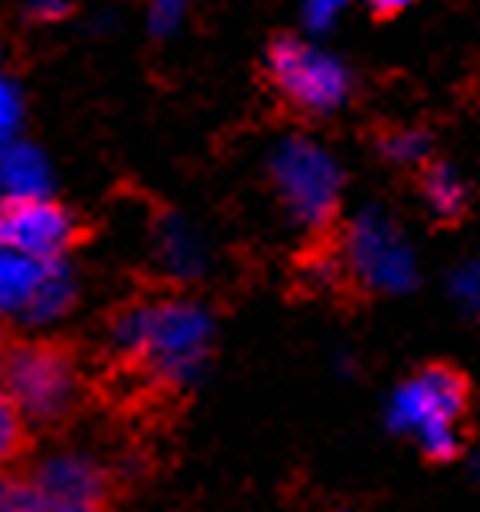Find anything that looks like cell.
<instances>
[{
    "instance_id": "cell-6",
    "label": "cell",
    "mask_w": 480,
    "mask_h": 512,
    "mask_svg": "<svg viewBox=\"0 0 480 512\" xmlns=\"http://www.w3.org/2000/svg\"><path fill=\"white\" fill-rule=\"evenodd\" d=\"M344 252H348L352 272L368 288H408L412 284V272H416L412 252L400 240V232L392 228V220L380 212H364L352 220Z\"/></svg>"
},
{
    "instance_id": "cell-11",
    "label": "cell",
    "mask_w": 480,
    "mask_h": 512,
    "mask_svg": "<svg viewBox=\"0 0 480 512\" xmlns=\"http://www.w3.org/2000/svg\"><path fill=\"white\" fill-rule=\"evenodd\" d=\"M68 304H72V280H68L64 264L56 260V268L44 276V284L36 288V296L24 304V312H20L16 320H24V324H48V320H56Z\"/></svg>"
},
{
    "instance_id": "cell-14",
    "label": "cell",
    "mask_w": 480,
    "mask_h": 512,
    "mask_svg": "<svg viewBox=\"0 0 480 512\" xmlns=\"http://www.w3.org/2000/svg\"><path fill=\"white\" fill-rule=\"evenodd\" d=\"M44 508H48V496L40 492L36 480H20V476H8L4 480L0 512H44Z\"/></svg>"
},
{
    "instance_id": "cell-12",
    "label": "cell",
    "mask_w": 480,
    "mask_h": 512,
    "mask_svg": "<svg viewBox=\"0 0 480 512\" xmlns=\"http://www.w3.org/2000/svg\"><path fill=\"white\" fill-rule=\"evenodd\" d=\"M424 200H428V208H432L436 216L452 220V216L464 208V184L456 180L452 168L432 164V168L424 172Z\"/></svg>"
},
{
    "instance_id": "cell-20",
    "label": "cell",
    "mask_w": 480,
    "mask_h": 512,
    "mask_svg": "<svg viewBox=\"0 0 480 512\" xmlns=\"http://www.w3.org/2000/svg\"><path fill=\"white\" fill-rule=\"evenodd\" d=\"M460 292H464V296H468V300L480 308V260H476V264H472V268L460 276Z\"/></svg>"
},
{
    "instance_id": "cell-3",
    "label": "cell",
    "mask_w": 480,
    "mask_h": 512,
    "mask_svg": "<svg viewBox=\"0 0 480 512\" xmlns=\"http://www.w3.org/2000/svg\"><path fill=\"white\" fill-rule=\"evenodd\" d=\"M272 184L296 224L324 228L332 220L336 200H340V168L312 140L296 136L272 152Z\"/></svg>"
},
{
    "instance_id": "cell-5",
    "label": "cell",
    "mask_w": 480,
    "mask_h": 512,
    "mask_svg": "<svg viewBox=\"0 0 480 512\" xmlns=\"http://www.w3.org/2000/svg\"><path fill=\"white\" fill-rule=\"evenodd\" d=\"M464 400H468V380L456 368L432 364L392 396V428H404L416 436L432 428H452L456 416L464 412Z\"/></svg>"
},
{
    "instance_id": "cell-7",
    "label": "cell",
    "mask_w": 480,
    "mask_h": 512,
    "mask_svg": "<svg viewBox=\"0 0 480 512\" xmlns=\"http://www.w3.org/2000/svg\"><path fill=\"white\" fill-rule=\"evenodd\" d=\"M72 240H76L72 216L48 196H16L4 204V216H0L4 248L40 256V260H60L72 248Z\"/></svg>"
},
{
    "instance_id": "cell-19",
    "label": "cell",
    "mask_w": 480,
    "mask_h": 512,
    "mask_svg": "<svg viewBox=\"0 0 480 512\" xmlns=\"http://www.w3.org/2000/svg\"><path fill=\"white\" fill-rule=\"evenodd\" d=\"M0 104H4L0 128H4V136L12 140V136H16V124H20V88H16L12 80H4V96H0Z\"/></svg>"
},
{
    "instance_id": "cell-23",
    "label": "cell",
    "mask_w": 480,
    "mask_h": 512,
    "mask_svg": "<svg viewBox=\"0 0 480 512\" xmlns=\"http://www.w3.org/2000/svg\"><path fill=\"white\" fill-rule=\"evenodd\" d=\"M368 4H372L376 12H384V16H388V12H400V8H408L412 0H368Z\"/></svg>"
},
{
    "instance_id": "cell-10",
    "label": "cell",
    "mask_w": 480,
    "mask_h": 512,
    "mask_svg": "<svg viewBox=\"0 0 480 512\" xmlns=\"http://www.w3.org/2000/svg\"><path fill=\"white\" fill-rule=\"evenodd\" d=\"M0 168H4V192H8V200H16V196H44L48 192V168H44V160H40V152L32 144L8 140Z\"/></svg>"
},
{
    "instance_id": "cell-18",
    "label": "cell",
    "mask_w": 480,
    "mask_h": 512,
    "mask_svg": "<svg viewBox=\"0 0 480 512\" xmlns=\"http://www.w3.org/2000/svg\"><path fill=\"white\" fill-rule=\"evenodd\" d=\"M20 420H24V416H20V408H12V404L4 400V408H0V424H4V444H0V448H4V456H8V460H12L16 452H20Z\"/></svg>"
},
{
    "instance_id": "cell-17",
    "label": "cell",
    "mask_w": 480,
    "mask_h": 512,
    "mask_svg": "<svg viewBox=\"0 0 480 512\" xmlns=\"http://www.w3.org/2000/svg\"><path fill=\"white\" fill-rule=\"evenodd\" d=\"M348 0H304V24L308 28H328L340 12H344Z\"/></svg>"
},
{
    "instance_id": "cell-22",
    "label": "cell",
    "mask_w": 480,
    "mask_h": 512,
    "mask_svg": "<svg viewBox=\"0 0 480 512\" xmlns=\"http://www.w3.org/2000/svg\"><path fill=\"white\" fill-rule=\"evenodd\" d=\"M44 512H100L96 504H64V500H48Z\"/></svg>"
},
{
    "instance_id": "cell-21",
    "label": "cell",
    "mask_w": 480,
    "mask_h": 512,
    "mask_svg": "<svg viewBox=\"0 0 480 512\" xmlns=\"http://www.w3.org/2000/svg\"><path fill=\"white\" fill-rule=\"evenodd\" d=\"M28 8H32L36 16H60V12L68 8V0H28Z\"/></svg>"
},
{
    "instance_id": "cell-16",
    "label": "cell",
    "mask_w": 480,
    "mask_h": 512,
    "mask_svg": "<svg viewBox=\"0 0 480 512\" xmlns=\"http://www.w3.org/2000/svg\"><path fill=\"white\" fill-rule=\"evenodd\" d=\"M188 12V0H152L148 4V28L152 36H172Z\"/></svg>"
},
{
    "instance_id": "cell-2",
    "label": "cell",
    "mask_w": 480,
    "mask_h": 512,
    "mask_svg": "<svg viewBox=\"0 0 480 512\" xmlns=\"http://www.w3.org/2000/svg\"><path fill=\"white\" fill-rule=\"evenodd\" d=\"M76 364L60 344H12L4 356V400L28 424H52L76 404Z\"/></svg>"
},
{
    "instance_id": "cell-4",
    "label": "cell",
    "mask_w": 480,
    "mask_h": 512,
    "mask_svg": "<svg viewBox=\"0 0 480 512\" xmlns=\"http://www.w3.org/2000/svg\"><path fill=\"white\" fill-rule=\"evenodd\" d=\"M268 76L300 112H332L348 96L344 64L304 40H276L268 48Z\"/></svg>"
},
{
    "instance_id": "cell-15",
    "label": "cell",
    "mask_w": 480,
    "mask_h": 512,
    "mask_svg": "<svg viewBox=\"0 0 480 512\" xmlns=\"http://www.w3.org/2000/svg\"><path fill=\"white\" fill-rule=\"evenodd\" d=\"M380 148H384V156L396 160V164H416V160H424L428 140H424L420 132H412V128H396V132H388V136L380 140Z\"/></svg>"
},
{
    "instance_id": "cell-8",
    "label": "cell",
    "mask_w": 480,
    "mask_h": 512,
    "mask_svg": "<svg viewBox=\"0 0 480 512\" xmlns=\"http://www.w3.org/2000/svg\"><path fill=\"white\" fill-rule=\"evenodd\" d=\"M40 484V492L48 500H64V504H104V472L84 460V456H56L48 464H40V472L32 476Z\"/></svg>"
},
{
    "instance_id": "cell-9",
    "label": "cell",
    "mask_w": 480,
    "mask_h": 512,
    "mask_svg": "<svg viewBox=\"0 0 480 512\" xmlns=\"http://www.w3.org/2000/svg\"><path fill=\"white\" fill-rule=\"evenodd\" d=\"M56 268V260H40V256H24L4 248L0 256V300L8 316H20L24 304L36 296V288L44 284V276Z\"/></svg>"
},
{
    "instance_id": "cell-13",
    "label": "cell",
    "mask_w": 480,
    "mask_h": 512,
    "mask_svg": "<svg viewBox=\"0 0 480 512\" xmlns=\"http://www.w3.org/2000/svg\"><path fill=\"white\" fill-rule=\"evenodd\" d=\"M160 256H164V264L172 268V272H180V276H188L200 260H196V244H192V232L188 228H180V224H164L160 228Z\"/></svg>"
},
{
    "instance_id": "cell-1",
    "label": "cell",
    "mask_w": 480,
    "mask_h": 512,
    "mask_svg": "<svg viewBox=\"0 0 480 512\" xmlns=\"http://www.w3.org/2000/svg\"><path fill=\"white\" fill-rule=\"evenodd\" d=\"M212 336V320L204 308L188 300H156L136 304L116 316L112 344L124 360L144 364L160 380H184L200 364Z\"/></svg>"
}]
</instances>
